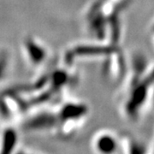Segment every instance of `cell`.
Wrapping results in <instances>:
<instances>
[{
  "label": "cell",
  "mask_w": 154,
  "mask_h": 154,
  "mask_svg": "<svg viewBox=\"0 0 154 154\" xmlns=\"http://www.w3.org/2000/svg\"><path fill=\"white\" fill-rule=\"evenodd\" d=\"M151 29H152V33H154V20H153V22H152V23Z\"/></svg>",
  "instance_id": "11"
},
{
  "label": "cell",
  "mask_w": 154,
  "mask_h": 154,
  "mask_svg": "<svg viewBox=\"0 0 154 154\" xmlns=\"http://www.w3.org/2000/svg\"><path fill=\"white\" fill-rule=\"evenodd\" d=\"M56 116V136L69 140L80 132L88 121L90 107L82 99L63 97L52 105Z\"/></svg>",
  "instance_id": "3"
},
{
  "label": "cell",
  "mask_w": 154,
  "mask_h": 154,
  "mask_svg": "<svg viewBox=\"0 0 154 154\" xmlns=\"http://www.w3.org/2000/svg\"><path fill=\"white\" fill-rule=\"evenodd\" d=\"M11 67V57L9 51L0 48V84L8 78Z\"/></svg>",
  "instance_id": "9"
},
{
  "label": "cell",
  "mask_w": 154,
  "mask_h": 154,
  "mask_svg": "<svg viewBox=\"0 0 154 154\" xmlns=\"http://www.w3.org/2000/svg\"><path fill=\"white\" fill-rule=\"evenodd\" d=\"M131 0H93L85 10L83 25L93 41L121 46L122 17Z\"/></svg>",
  "instance_id": "2"
},
{
  "label": "cell",
  "mask_w": 154,
  "mask_h": 154,
  "mask_svg": "<svg viewBox=\"0 0 154 154\" xmlns=\"http://www.w3.org/2000/svg\"><path fill=\"white\" fill-rule=\"evenodd\" d=\"M153 34H154V33H153Z\"/></svg>",
  "instance_id": "12"
},
{
  "label": "cell",
  "mask_w": 154,
  "mask_h": 154,
  "mask_svg": "<svg viewBox=\"0 0 154 154\" xmlns=\"http://www.w3.org/2000/svg\"><path fill=\"white\" fill-rule=\"evenodd\" d=\"M19 133L12 123H4L0 130V154L17 152L20 144Z\"/></svg>",
  "instance_id": "7"
},
{
  "label": "cell",
  "mask_w": 154,
  "mask_h": 154,
  "mask_svg": "<svg viewBox=\"0 0 154 154\" xmlns=\"http://www.w3.org/2000/svg\"><path fill=\"white\" fill-rule=\"evenodd\" d=\"M121 46H113L91 40L88 43L72 45L64 51L62 62L68 66L75 67L80 61L104 59Z\"/></svg>",
  "instance_id": "4"
},
{
  "label": "cell",
  "mask_w": 154,
  "mask_h": 154,
  "mask_svg": "<svg viewBox=\"0 0 154 154\" xmlns=\"http://www.w3.org/2000/svg\"><path fill=\"white\" fill-rule=\"evenodd\" d=\"M23 57L33 69L42 70L49 64L51 51L42 39L34 35H28L22 42Z\"/></svg>",
  "instance_id": "5"
},
{
  "label": "cell",
  "mask_w": 154,
  "mask_h": 154,
  "mask_svg": "<svg viewBox=\"0 0 154 154\" xmlns=\"http://www.w3.org/2000/svg\"><path fill=\"white\" fill-rule=\"evenodd\" d=\"M117 105L121 116L128 122L139 121L153 107L154 61L136 54L128 61L124 75L119 82Z\"/></svg>",
  "instance_id": "1"
},
{
  "label": "cell",
  "mask_w": 154,
  "mask_h": 154,
  "mask_svg": "<svg viewBox=\"0 0 154 154\" xmlns=\"http://www.w3.org/2000/svg\"><path fill=\"white\" fill-rule=\"evenodd\" d=\"M150 152L154 153V140L153 141H152V145H151V151H150Z\"/></svg>",
  "instance_id": "10"
},
{
  "label": "cell",
  "mask_w": 154,
  "mask_h": 154,
  "mask_svg": "<svg viewBox=\"0 0 154 154\" xmlns=\"http://www.w3.org/2000/svg\"><path fill=\"white\" fill-rule=\"evenodd\" d=\"M91 146L100 154H111L119 152V135L109 129H101L94 134Z\"/></svg>",
  "instance_id": "6"
},
{
  "label": "cell",
  "mask_w": 154,
  "mask_h": 154,
  "mask_svg": "<svg viewBox=\"0 0 154 154\" xmlns=\"http://www.w3.org/2000/svg\"><path fill=\"white\" fill-rule=\"evenodd\" d=\"M141 145L128 134L119 135V152L121 153H142L145 151Z\"/></svg>",
  "instance_id": "8"
}]
</instances>
